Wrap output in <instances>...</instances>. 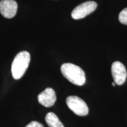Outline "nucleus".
Instances as JSON below:
<instances>
[{
	"instance_id": "nucleus-10",
	"label": "nucleus",
	"mask_w": 127,
	"mask_h": 127,
	"mask_svg": "<svg viewBox=\"0 0 127 127\" xmlns=\"http://www.w3.org/2000/svg\"><path fill=\"white\" fill-rule=\"evenodd\" d=\"M25 127H44L42 124L37 121H32Z\"/></svg>"
},
{
	"instance_id": "nucleus-5",
	"label": "nucleus",
	"mask_w": 127,
	"mask_h": 127,
	"mask_svg": "<svg viewBox=\"0 0 127 127\" xmlns=\"http://www.w3.org/2000/svg\"><path fill=\"white\" fill-rule=\"evenodd\" d=\"M111 72L116 84L121 85L125 82L127 77V70L125 66L121 62L115 61L112 64Z\"/></svg>"
},
{
	"instance_id": "nucleus-6",
	"label": "nucleus",
	"mask_w": 127,
	"mask_h": 127,
	"mask_svg": "<svg viewBox=\"0 0 127 127\" xmlns=\"http://www.w3.org/2000/svg\"><path fill=\"white\" fill-rule=\"evenodd\" d=\"M18 5L15 0H1L0 2V12L3 17L12 18L17 14Z\"/></svg>"
},
{
	"instance_id": "nucleus-7",
	"label": "nucleus",
	"mask_w": 127,
	"mask_h": 127,
	"mask_svg": "<svg viewBox=\"0 0 127 127\" xmlns=\"http://www.w3.org/2000/svg\"><path fill=\"white\" fill-rule=\"evenodd\" d=\"M56 100L55 92L51 88H47L38 96V101L39 104L47 108L53 106Z\"/></svg>"
},
{
	"instance_id": "nucleus-4",
	"label": "nucleus",
	"mask_w": 127,
	"mask_h": 127,
	"mask_svg": "<svg viewBox=\"0 0 127 127\" xmlns=\"http://www.w3.org/2000/svg\"><path fill=\"white\" fill-rule=\"evenodd\" d=\"M97 7V4L94 1H87L81 4L73 9L71 16L74 20L85 18L94 11Z\"/></svg>"
},
{
	"instance_id": "nucleus-8",
	"label": "nucleus",
	"mask_w": 127,
	"mask_h": 127,
	"mask_svg": "<svg viewBox=\"0 0 127 127\" xmlns=\"http://www.w3.org/2000/svg\"><path fill=\"white\" fill-rule=\"evenodd\" d=\"M45 121L50 127H64L61 121L54 112H49L47 114Z\"/></svg>"
},
{
	"instance_id": "nucleus-2",
	"label": "nucleus",
	"mask_w": 127,
	"mask_h": 127,
	"mask_svg": "<svg viewBox=\"0 0 127 127\" xmlns=\"http://www.w3.org/2000/svg\"><path fill=\"white\" fill-rule=\"evenodd\" d=\"M30 54L28 51H21L16 55L11 65L12 77L15 79H20L24 75L29 66Z\"/></svg>"
},
{
	"instance_id": "nucleus-11",
	"label": "nucleus",
	"mask_w": 127,
	"mask_h": 127,
	"mask_svg": "<svg viewBox=\"0 0 127 127\" xmlns=\"http://www.w3.org/2000/svg\"><path fill=\"white\" fill-rule=\"evenodd\" d=\"M115 85H116V84L115 83V82H112V86L115 87Z\"/></svg>"
},
{
	"instance_id": "nucleus-9",
	"label": "nucleus",
	"mask_w": 127,
	"mask_h": 127,
	"mask_svg": "<svg viewBox=\"0 0 127 127\" xmlns=\"http://www.w3.org/2000/svg\"><path fill=\"white\" fill-rule=\"evenodd\" d=\"M119 21L123 24L127 25V8L124 9L119 14Z\"/></svg>"
},
{
	"instance_id": "nucleus-3",
	"label": "nucleus",
	"mask_w": 127,
	"mask_h": 127,
	"mask_svg": "<svg viewBox=\"0 0 127 127\" xmlns=\"http://www.w3.org/2000/svg\"><path fill=\"white\" fill-rule=\"evenodd\" d=\"M66 105L71 111L79 116H85L88 114V107L86 103L78 96H69L66 99Z\"/></svg>"
},
{
	"instance_id": "nucleus-1",
	"label": "nucleus",
	"mask_w": 127,
	"mask_h": 127,
	"mask_svg": "<svg viewBox=\"0 0 127 127\" xmlns=\"http://www.w3.org/2000/svg\"><path fill=\"white\" fill-rule=\"evenodd\" d=\"M61 71L64 77L71 83L82 86L86 81L85 74L81 68L71 63L63 64Z\"/></svg>"
}]
</instances>
